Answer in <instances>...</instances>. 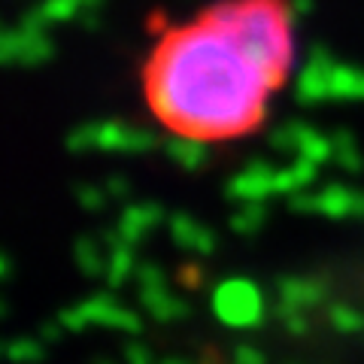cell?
Returning <instances> with one entry per match:
<instances>
[{
  "mask_svg": "<svg viewBox=\"0 0 364 364\" xmlns=\"http://www.w3.org/2000/svg\"><path fill=\"white\" fill-rule=\"evenodd\" d=\"M294 0H203L149 28L136 67L140 97L170 140L210 149L255 134L294 79Z\"/></svg>",
  "mask_w": 364,
  "mask_h": 364,
  "instance_id": "6da1fadb",
  "label": "cell"
},
{
  "mask_svg": "<svg viewBox=\"0 0 364 364\" xmlns=\"http://www.w3.org/2000/svg\"><path fill=\"white\" fill-rule=\"evenodd\" d=\"M213 313L222 325L228 328H255L261 325L267 306L264 298H261V289L255 286L252 279H225L219 289L213 291Z\"/></svg>",
  "mask_w": 364,
  "mask_h": 364,
  "instance_id": "7a4b0ae2",
  "label": "cell"
},
{
  "mask_svg": "<svg viewBox=\"0 0 364 364\" xmlns=\"http://www.w3.org/2000/svg\"><path fill=\"white\" fill-rule=\"evenodd\" d=\"M82 313L88 318V325H107V328H116V331H124V334H136L143 328V318L136 316L128 306H122L112 294H95L79 304Z\"/></svg>",
  "mask_w": 364,
  "mask_h": 364,
  "instance_id": "3957f363",
  "label": "cell"
},
{
  "mask_svg": "<svg viewBox=\"0 0 364 364\" xmlns=\"http://www.w3.org/2000/svg\"><path fill=\"white\" fill-rule=\"evenodd\" d=\"M277 291H279V301L304 306V310L325 301V282L310 279V277H282L277 282Z\"/></svg>",
  "mask_w": 364,
  "mask_h": 364,
  "instance_id": "277c9868",
  "label": "cell"
},
{
  "mask_svg": "<svg viewBox=\"0 0 364 364\" xmlns=\"http://www.w3.org/2000/svg\"><path fill=\"white\" fill-rule=\"evenodd\" d=\"M170 231H173V240L179 249H188V252H195V255H213L215 252V237L203 225H198L195 219H188V215H176L173 225H170Z\"/></svg>",
  "mask_w": 364,
  "mask_h": 364,
  "instance_id": "5b68a950",
  "label": "cell"
},
{
  "mask_svg": "<svg viewBox=\"0 0 364 364\" xmlns=\"http://www.w3.org/2000/svg\"><path fill=\"white\" fill-rule=\"evenodd\" d=\"M140 301H143L146 310H149V316L158 318V322H176V318L188 316V304L182 298H176V294H170L167 286H161V289H140Z\"/></svg>",
  "mask_w": 364,
  "mask_h": 364,
  "instance_id": "8992f818",
  "label": "cell"
},
{
  "mask_svg": "<svg viewBox=\"0 0 364 364\" xmlns=\"http://www.w3.org/2000/svg\"><path fill=\"white\" fill-rule=\"evenodd\" d=\"M136 273V261H134V246L131 243H119V246H109V255H107V282L109 289H119L124 279H131Z\"/></svg>",
  "mask_w": 364,
  "mask_h": 364,
  "instance_id": "52a82bcc",
  "label": "cell"
},
{
  "mask_svg": "<svg viewBox=\"0 0 364 364\" xmlns=\"http://www.w3.org/2000/svg\"><path fill=\"white\" fill-rule=\"evenodd\" d=\"M73 261L79 264V270H82L85 277H104V273H107L104 249H100V243L88 240V237H82V240L73 243Z\"/></svg>",
  "mask_w": 364,
  "mask_h": 364,
  "instance_id": "ba28073f",
  "label": "cell"
},
{
  "mask_svg": "<svg viewBox=\"0 0 364 364\" xmlns=\"http://www.w3.org/2000/svg\"><path fill=\"white\" fill-rule=\"evenodd\" d=\"M155 219H158V210H155V207L128 210V213H124V219H122V225H119V237H122L124 243L136 246V240H140L143 231H146V228H149Z\"/></svg>",
  "mask_w": 364,
  "mask_h": 364,
  "instance_id": "9c48e42d",
  "label": "cell"
},
{
  "mask_svg": "<svg viewBox=\"0 0 364 364\" xmlns=\"http://www.w3.org/2000/svg\"><path fill=\"white\" fill-rule=\"evenodd\" d=\"M46 355V343L40 337H16L6 343V358L13 364H37Z\"/></svg>",
  "mask_w": 364,
  "mask_h": 364,
  "instance_id": "30bf717a",
  "label": "cell"
},
{
  "mask_svg": "<svg viewBox=\"0 0 364 364\" xmlns=\"http://www.w3.org/2000/svg\"><path fill=\"white\" fill-rule=\"evenodd\" d=\"M328 318H331V325L337 328L340 334H358V331H364V313L355 310V306H349V304H334L331 313H328Z\"/></svg>",
  "mask_w": 364,
  "mask_h": 364,
  "instance_id": "8fae6325",
  "label": "cell"
},
{
  "mask_svg": "<svg viewBox=\"0 0 364 364\" xmlns=\"http://www.w3.org/2000/svg\"><path fill=\"white\" fill-rule=\"evenodd\" d=\"M273 316H277L291 334H306V328H310V316H306V310H304V306L289 304V301H277V304H273Z\"/></svg>",
  "mask_w": 364,
  "mask_h": 364,
  "instance_id": "7c38bea8",
  "label": "cell"
},
{
  "mask_svg": "<svg viewBox=\"0 0 364 364\" xmlns=\"http://www.w3.org/2000/svg\"><path fill=\"white\" fill-rule=\"evenodd\" d=\"M136 279H140V289H161L167 286V277L158 264H140L136 267Z\"/></svg>",
  "mask_w": 364,
  "mask_h": 364,
  "instance_id": "4fadbf2b",
  "label": "cell"
},
{
  "mask_svg": "<svg viewBox=\"0 0 364 364\" xmlns=\"http://www.w3.org/2000/svg\"><path fill=\"white\" fill-rule=\"evenodd\" d=\"M261 219H264V213H261L258 207H252V210L237 213V215H234V222H231V228H234L237 234H252L255 228L261 225Z\"/></svg>",
  "mask_w": 364,
  "mask_h": 364,
  "instance_id": "5bb4252c",
  "label": "cell"
},
{
  "mask_svg": "<svg viewBox=\"0 0 364 364\" xmlns=\"http://www.w3.org/2000/svg\"><path fill=\"white\" fill-rule=\"evenodd\" d=\"M124 364H155V355H152V349L146 343L131 340V343L124 346Z\"/></svg>",
  "mask_w": 364,
  "mask_h": 364,
  "instance_id": "9a60e30c",
  "label": "cell"
},
{
  "mask_svg": "<svg viewBox=\"0 0 364 364\" xmlns=\"http://www.w3.org/2000/svg\"><path fill=\"white\" fill-rule=\"evenodd\" d=\"M234 364H267V361H264V352L261 349L243 343V346L234 349Z\"/></svg>",
  "mask_w": 364,
  "mask_h": 364,
  "instance_id": "2e32d148",
  "label": "cell"
},
{
  "mask_svg": "<svg viewBox=\"0 0 364 364\" xmlns=\"http://www.w3.org/2000/svg\"><path fill=\"white\" fill-rule=\"evenodd\" d=\"M61 322L58 325H43L40 328V340H43V343H55V340H58V334H61Z\"/></svg>",
  "mask_w": 364,
  "mask_h": 364,
  "instance_id": "e0dca14e",
  "label": "cell"
},
{
  "mask_svg": "<svg viewBox=\"0 0 364 364\" xmlns=\"http://www.w3.org/2000/svg\"><path fill=\"white\" fill-rule=\"evenodd\" d=\"M161 364H188V361H182V358H167V361H161Z\"/></svg>",
  "mask_w": 364,
  "mask_h": 364,
  "instance_id": "ac0fdd59",
  "label": "cell"
},
{
  "mask_svg": "<svg viewBox=\"0 0 364 364\" xmlns=\"http://www.w3.org/2000/svg\"><path fill=\"white\" fill-rule=\"evenodd\" d=\"M95 364H112V361H95Z\"/></svg>",
  "mask_w": 364,
  "mask_h": 364,
  "instance_id": "d6986e66",
  "label": "cell"
}]
</instances>
